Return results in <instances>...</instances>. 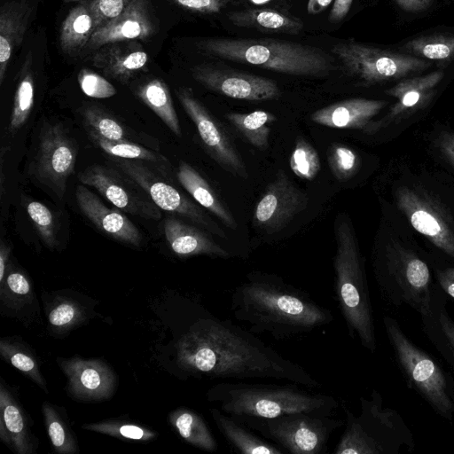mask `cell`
<instances>
[{
	"label": "cell",
	"instance_id": "cell-1",
	"mask_svg": "<svg viewBox=\"0 0 454 454\" xmlns=\"http://www.w3.org/2000/svg\"><path fill=\"white\" fill-rule=\"evenodd\" d=\"M176 345V363L197 378L272 379L309 389L321 387L299 364L286 358L249 330L200 308Z\"/></svg>",
	"mask_w": 454,
	"mask_h": 454
},
{
	"label": "cell",
	"instance_id": "cell-2",
	"mask_svg": "<svg viewBox=\"0 0 454 454\" xmlns=\"http://www.w3.org/2000/svg\"><path fill=\"white\" fill-rule=\"evenodd\" d=\"M233 317L254 334L277 340L309 333L333 320L330 309L275 274L249 272L231 296Z\"/></svg>",
	"mask_w": 454,
	"mask_h": 454
},
{
	"label": "cell",
	"instance_id": "cell-3",
	"mask_svg": "<svg viewBox=\"0 0 454 454\" xmlns=\"http://www.w3.org/2000/svg\"><path fill=\"white\" fill-rule=\"evenodd\" d=\"M207 398L236 419H274L297 412L334 416L339 408L333 396L311 393L292 382L223 381L210 387Z\"/></svg>",
	"mask_w": 454,
	"mask_h": 454
},
{
	"label": "cell",
	"instance_id": "cell-4",
	"mask_svg": "<svg viewBox=\"0 0 454 454\" xmlns=\"http://www.w3.org/2000/svg\"><path fill=\"white\" fill-rule=\"evenodd\" d=\"M214 57L301 76H325L334 59L323 50L278 39L207 38L198 43Z\"/></svg>",
	"mask_w": 454,
	"mask_h": 454
},
{
	"label": "cell",
	"instance_id": "cell-5",
	"mask_svg": "<svg viewBox=\"0 0 454 454\" xmlns=\"http://www.w3.org/2000/svg\"><path fill=\"white\" fill-rule=\"evenodd\" d=\"M334 292L349 335L374 353L377 348L369 287L352 228L345 220L335 223Z\"/></svg>",
	"mask_w": 454,
	"mask_h": 454
},
{
	"label": "cell",
	"instance_id": "cell-6",
	"mask_svg": "<svg viewBox=\"0 0 454 454\" xmlns=\"http://www.w3.org/2000/svg\"><path fill=\"white\" fill-rule=\"evenodd\" d=\"M382 296L392 304H407L423 317L432 315L431 273L427 263L411 249L387 245L375 264Z\"/></svg>",
	"mask_w": 454,
	"mask_h": 454
},
{
	"label": "cell",
	"instance_id": "cell-7",
	"mask_svg": "<svg viewBox=\"0 0 454 454\" xmlns=\"http://www.w3.org/2000/svg\"><path fill=\"white\" fill-rule=\"evenodd\" d=\"M386 333L408 381L442 417L452 419L454 400L450 384L438 364L415 346L391 317L383 318Z\"/></svg>",
	"mask_w": 454,
	"mask_h": 454
},
{
	"label": "cell",
	"instance_id": "cell-8",
	"mask_svg": "<svg viewBox=\"0 0 454 454\" xmlns=\"http://www.w3.org/2000/svg\"><path fill=\"white\" fill-rule=\"evenodd\" d=\"M237 419L293 454L325 453L330 436L344 424L343 420L333 416L308 412L291 413L274 419Z\"/></svg>",
	"mask_w": 454,
	"mask_h": 454
},
{
	"label": "cell",
	"instance_id": "cell-9",
	"mask_svg": "<svg viewBox=\"0 0 454 454\" xmlns=\"http://www.w3.org/2000/svg\"><path fill=\"white\" fill-rule=\"evenodd\" d=\"M331 51L345 72L364 85L399 80L429 67L427 61L414 55L367 46L353 39L336 43Z\"/></svg>",
	"mask_w": 454,
	"mask_h": 454
},
{
	"label": "cell",
	"instance_id": "cell-10",
	"mask_svg": "<svg viewBox=\"0 0 454 454\" xmlns=\"http://www.w3.org/2000/svg\"><path fill=\"white\" fill-rule=\"evenodd\" d=\"M77 153V145L65 126L47 122L40 131L30 173L41 185L62 200L67 180L74 172Z\"/></svg>",
	"mask_w": 454,
	"mask_h": 454
},
{
	"label": "cell",
	"instance_id": "cell-11",
	"mask_svg": "<svg viewBox=\"0 0 454 454\" xmlns=\"http://www.w3.org/2000/svg\"><path fill=\"white\" fill-rule=\"evenodd\" d=\"M361 413L355 416L345 409V429L334 454H381L386 452V430L397 429L394 411L382 407V399L374 390L371 399L361 397Z\"/></svg>",
	"mask_w": 454,
	"mask_h": 454
},
{
	"label": "cell",
	"instance_id": "cell-12",
	"mask_svg": "<svg viewBox=\"0 0 454 454\" xmlns=\"http://www.w3.org/2000/svg\"><path fill=\"white\" fill-rule=\"evenodd\" d=\"M79 181L96 189L123 212L147 220L161 217V209L133 178L112 165H91L78 174Z\"/></svg>",
	"mask_w": 454,
	"mask_h": 454
},
{
	"label": "cell",
	"instance_id": "cell-13",
	"mask_svg": "<svg viewBox=\"0 0 454 454\" xmlns=\"http://www.w3.org/2000/svg\"><path fill=\"white\" fill-rule=\"evenodd\" d=\"M109 162L133 178L161 210L184 216L218 237L227 238L199 205L162 179L146 162L118 158H112Z\"/></svg>",
	"mask_w": 454,
	"mask_h": 454
},
{
	"label": "cell",
	"instance_id": "cell-14",
	"mask_svg": "<svg viewBox=\"0 0 454 454\" xmlns=\"http://www.w3.org/2000/svg\"><path fill=\"white\" fill-rule=\"evenodd\" d=\"M184 112L195 124L207 153L227 172L247 177V171L240 154L228 133L206 106L195 97L192 89L176 90Z\"/></svg>",
	"mask_w": 454,
	"mask_h": 454
},
{
	"label": "cell",
	"instance_id": "cell-15",
	"mask_svg": "<svg viewBox=\"0 0 454 454\" xmlns=\"http://www.w3.org/2000/svg\"><path fill=\"white\" fill-rule=\"evenodd\" d=\"M395 198L411 225L454 259V224L438 204L426 194L406 186L397 189Z\"/></svg>",
	"mask_w": 454,
	"mask_h": 454
},
{
	"label": "cell",
	"instance_id": "cell-16",
	"mask_svg": "<svg viewBox=\"0 0 454 454\" xmlns=\"http://www.w3.org/2000/svg\"><path fill=\"white\" fill-rule=\"evenodd\" d=\"M308 203V196L291 182L283 170H279L255 207L254 223L267 233L277 232L303 211Z\"/></svg>",
	"mask_w": 454,
	"mask_h": 454
},
{
	"label": "cell",
	"instance_id": "cell-17",
	"mask_svg": "<svg viewBox=\"0 0 454 454\" xmlns=\"http://www.w3.org/2000/svg\"><path fill=\"white\" fill-rule=\"evenodd\" d=\"M192 74L207 89L231 98L261 101L274 99L280 93L275 81L255 74L207 65L194 67Z\"/></svg>",
	"mask_w": 454,
	"mask_h": 454
},
{
	"label": "cell",
	"instance_id": "cell-18",
	"mask_svg": "<svg viewBox=\"0 0 454 454\" xmlns=\"http://www.w3.org/2000/svg\"><path fill=\"white\" fill-rule=\"evenodd\" d=\"M155 31L150 1L132 0L121 14L95 31L83 51L94 52L104 44L118 41L147 40Z\"/></svg>",
	"mask_w": 454,
	"mask_h": 454
},
{
	"label": "cell",
	"instance_id": "cell-19",
	"mask_svg": "<svg viewBox=\"0 0 454 454\" xmlns=\"http://www.w3.org/2000/svg\"><path fill=\"white\" fill-rule=\"evenodd\" d=\"M75 200L82 214L104 235L134 247H141L143 236L121 211L106 207L83 184L75 188Z\"/></svg>",
	"mask_w": 454,
	"mask_h": 454
},
{
	"label": "cell",
	"instance_id": "cell-20",
	"mask_svg": "<svg viewBox=\"0 0 454 454\" xmlns=\"http://www.w3.org/2000/svg\"><path fill=\"white\" fill-rule=\"evenodd\" d=\"M68 380L71 395L80 400L98 401L109 398L115 388L116 378L101 360L73 357L59 362Z\"/></svg>",
	"mask_w": 454,
	"mask_h": 454
},
{
	"label": "cell",
	"instance_id": "cell-21",
	"mask_svg": "<svg viewBox=\"0 0 454 454\" xmlns=\"http://www.w3.org/2000/svg\"><path fill=\"white\" fill-rule=\"evenodd\" d=\"M91 62L108 78L128 84L137 74L146 70L148 55L137 40L118 41L95 51Z\"/></svg>",
	"mask_w": 454,
	"mask_h": 454
},
{
	"label": "cell",
	"instance_id": "cell-22",
	"mask_svg": "<svg viewBox=\"0 0 454 454\" xmlns=\"http://www.w3.org/2000/svg\"><path fill=\"white\" fill-rule=\"evenodd\" d=\"M443 75L442 71L437 70L425 75L403 79L387 90L386 93L396 101L384 119L372 123V130L377 131L425 106L432 98Z\"/></svg>",
	"mask_w": 454,
	"mask_h": 454
},
{
	"label": "cell",
	"instance_id": "cell-23",
	"mask_svg": "<svg viewBox=\"0 0 454 454\" xmlns=\"http://www.w3.org/2000/svg\"><path fill=\"white\" fill-rule=\"evenodd\" d=\"M387 104L384 100L349 98L316 110L310 119L329 128L365 129Z\"/></svg>",
	"mask_w": 454,
	"mask_h": 454
},
{
	"label": "cell",
	"instance_id": "cell-24",
	"mask_svg": "<svg viewBox=\"0 0 454 454\" xmlns=\"http://www.w3.org/2000/svg\"><path fill=\"white\" fill-rule=\"evenodd\" d=\"M163 232L169 247L179 257L207 255L227 259L232 255L203 231L176 217L164 220Z\"/></svg>",
	"mask_w": 454,
	"mask_h": 454
},
{
	"label": "cell",
	"instance_id": "cell-25",
	"mask_svg": "<svg viewBox=\"0 0 454 454\" xmlns=\"http://www.w3.org/2000/svg\"><path fill=\"white\" fill-rule=\"evenodd\" d=\"M0 439L15 453L34 452L35 442L26 414L3 383L0 385Z\"/></svg>",
	"mask_w": 454,
	"mask_h": 454
},
{
	"label": "cell",
	"instance_id": "cell-26",
	"mask_svg": "<svg viewBox=\"0 0 454 454\" xmlns=\"http://www.w3.org/2000/svg\"><path fill=\"white\" fill-rule=\"evenodd\" d=\"M32 5L29 0H12L0 11V84L14 51L22 43L27 29Z\"/></svg>",
	"mask_w": 454,
	"mask_h": 454
},
{
	"label": "cell",
	"instance_id": "cell-27",
	"mask_svg": "<svg viewBox=\"0 0 454 454\" xmlns=\"http://www.w3.org/2000/svg\"><path fill=\"white\" fill-rule=\"evenodd\" d=\"M212 419L229 445L242 454H284L286 451L255 434L250 427L219 408H211Z\"/></svg>",
	"mask_w": 454,
	"mask_h": 454
},
{
	"label": "cell",
	"instance_id": "cell-28",
	"mask_svg": "<svg viewBox=\"0 0 454 454\" xmlns=\"http://www.w3.org/2000/svg\"><path fill=\"white\" fill-rule=\"evenodd\" d=\"M227 17L237 27L253 28L263 32L296 35L303 27V23L300 19L269 8H249L231 12Z\"/></svg>",
	"mask_w": 454,
	"mask_h": 454
},
{
	"label": "cell",
	"instance_id": "cell-29",
	"mask_svg": "<svg viewBox=\"0 0 454 454\" xmlns=\"http://www.w3.org/2000/svg\"><path fill=\"white\" fill-rule=\"evenodd\" d=\"M176 176L186 192L204 208L219 218L227 227L236 230L233 215L223 206L207 181L190 164L180 161Z\"/></svg>",
	"mask_w": 454,
	"mask_h": 454
},
{
	"label": "cell",
	"instance_id": "cell-30",
	"mask_svg": "<svg viewBox=\"0 0 454 454\" xmlns=\"http://www.w3.org/2000/svg\"><path fill=\"white\" fill-rule=\"evenodd\" d=\"M96 29L95 19L86 3L74 6L60 27L59 45L62 51L70 56L80 54Z\"/></svg>",
	"mask_w": 454,
	"mask_h": 454
},
{
	"label": "cell",
	"instance_id": "cell-31",
	"mask_svg": "<svg viewBox=\"0 0 454 454\" xmlns=\"http://www.w3.org/2000/svg\"><path fill=\"white\" fill-rule=\"evenodd\" d=\"M135 94L176 136H182L179 119L165 82L159 78L148 80L137 87Z\"/></svg>",
	"mask_w": 454,
	"mask_h": 454
},
{
	"label": "cell",
	"instance_id": "cell-32",
	"mask_svg": "<svg viewBox=\"0 0 454 454\" xmlns=\"http://www.w3.org/2000/svg\"><path fill=\"white\" fill-rule=\"evenodd\" d=\"M169 422L179 435L192 446L208 452L217 450L218 443L211 430L196 411L179 408L170 413Z\"/></svg>",
	"mask_w": 454,
	"mask_h": 454
},
{
	"label": "cell",
	"instance_id": "cell-33",
	"mask_svg": "<svg viewBox=\"0 0 454 454\" xmlns=\"http://www.w3.org/2000/svg\"><path fill=\"white\" fill-rule=\"evenodd\" d=\"M80 114L88 134L110 141L135 142L134 131L102 107L84 106L80 109Z\"/></svg>",
	"mask_w": 454,
	"mask_h": 454
},
{
	"label": "cell",
	"instance_id": "cell-34",
	"mask_svg": "<svg viewBox=\"0 0 454 454\" xmlns=\"http://www.w3.org/2000/svg\"><path fill=\"white\" fill-rule=\"evenodd\" d=\"M35 102V80L32 55L28 52L20 72L10 115L8 132L13 137L28 120Z\"/></svg>",
	"mask_w": 454,
	"mask_h": 454
},
{
	"label": "cell",
	"instance_id": "cell-35",
	"mask_svg": "<svg viewBox=\"0 0 454 454\" xmlns=\"http://www.w3.org/2000/svg\"><path fill=\"white\" fill-rule=\"evenodd\" d=\"M225 117L252 145L260 149L268 146L270 125L277 120L273 114L257 110L248 114L229 113Z\"/></svg>",
	"mask_w": 454,
	"mask_h": 454
},
{
	"label": "cell",
	"instance_id": "cell-36",
	"mask_svg": "<svg viewBox=\"0 0 454 454\" xmlns=\"http://www.w3.org/2000/svg\"><path fill=\"white\" fill-rule=\"evenodd\" d=\"M88 135L95 145L112 158L141 160L157 165L160 168H163L168 161V159L160 153L146 148L136 142L110 141L92 134Z\"/></svg>",
	"mask_w": 454,
	"mask_h": 454
},
{
	"label": "cell",
	"instance_id": "cell-37",
	"mask_svg": "<svg viewBox=\"0 0 454 454\" xmlns=\"http://www.w3.org/2000/svg\"><path fill=\"white\" fill-rule=\"evenodd\" d=\"M0 354L6 362L23 372L47 392L45 380L39 371L37 361L27 348L20 342L2 339L0 340Z\"/></svg>",
	"mask_w": 454,
	"mask_h": 454
},
{
	"label": "cell",
	"instance_id": "cell-38",
	"mask_svg": "<svg viewBox=\"0 0 454 454\" xmlns=\"http://www.w3.org/2000/svg\"><path fill=\"white\" fill-rule=\"evenodd\" d=\"M403 48L416 57L432 60H449L454 57V35H434L407 42Z\"/></svg>",
	"mask_w": 454,
	"mask_h": 454
},
{
	"label": "cell",
	"instance_id": "cell-39",
	"mask_svg": "<svg viewBox=\"0 0 454 454\" xmlns=\"http://www.w3.org/2000/svg\"><path fill=\"white\" fill-rule=\"evenodd\" d=\"M42 410L47 433L56 452L59 454L77 452L78 449L74 434L55 407L51 403H44Z\"/></svg>",
	"mask_w": 454,
	"mask_h": 454
},
{
	"label": "cell",
	"instance_id": "cell-40",
	"mask_svg": "<svg viewBox=\"0 0 454 454\" xmlns=\"http://www.w3.org/2000/svg\"><path fill=\"white\" fill-rule=\"evenodd\" d=\"M26 210L42 241L49 248L57 247L59 224L53 212L37 200L28 201Z\"/></svg>",
	"mask_w": 454,
	"mask_h": 454
},
{
	"label": "cell",
	"instance_id": "cell-41",
	"mask_svg": "<svg viewBox=\"0 0 454 454\" xmlns=\"http://www.w3.org/2000/svg\"><path fill=\"white\" fill-rule=\"evenodd\" d=\"M82 428L119 439L135 442H148L157 436L156 432L151 429L137 424L122 421L110 420L86 424L82 426Z\"/></svg>",
	"mask_w": 454,
	"mask_h": 454
},
{
	"label": "cell",
	"instance_id": "cell-42",
	"mask_svg": "<svg viewBox=\"0 0 454 454\" xmlns=\"http://www.w3.org/2000/svg\"><path fill=\"white\" fill-rule=\"evenodd\" d=\"M289 165L294 175L309 181L317 176L321 167L317 151L302 137L295 142Z\"/></svg>",
	"mask_w": 454,
	"mask_h": 454
},
{
	"label": "cell",
	"instance_id": "cell-43",
	"mask_svg": "<svg viewBox=\"0 0 454 454\" xmlns=\"http://www.w3.org/2000/svg\"><path fill=\"white\" fill-rule=\"evenodd\" d=\"M329 168L339 181L351 178L359 169L360 159L357 153L349 147L333 144L327 151Z\"/></svg>",
	"mask_w": 454,
	"mask_h": 454
},
{
	"label": "cell",
	"instance_id": "cell-44",
	"mask_svg": "<svg viewBox=\"0 0 454 454\" xmlns=\"http://www.w3.org/2000/svg\"><path fill=\"white\" fill-rule=\"evenodd\" d=\"M0 296L3 302L6 301L13 308L28 302L32 296V289L27 276L14 270L6 273L0 283Z\"/></svg>",
	"mask_w": 454,
	"mask_h": 454
},
{
	"label": "cell",
	"instance_id": "cell-45",
	"mask_svg": "<svg viewBox=\"0 0 454 454\" xmlns=\"http://www.w3.org/2000/svg\"><path fill=\"white\" fill-rule=\"evenodd\" d=\"M83 318L82 309L78 303L71 300H60L48 311V321L51 325L57 329H71Z\"/></svg>",
	"mask_w": 454,
	"mask_h": 454
},
{
	"label": "cell",
	"instance_id": "cell-46",
	"mask_svg": "<svg viewBox=\"0 0 454 454\" xmlns=\"http://www.w3.org/2000/svg\"><path fill=\"white\" fill-rule=\"evenodd\" d=\"M78 82L84 94L94 98H106L116 94V89L98 74L83 68L78 74Z\"/></svg>",
	"mask_w": 454,
	"mask_h": 454
},
{
	"label": "cell",
	"instance_id": "cell-47",
	"mask_svg": "<svg viewBox=\"0 0 454 454\" xmlns=\"http://www.w3.org/2000/svg\"><path fill=\"white\" fill-rule=\"evenodd\" d=\"M131 1L88 0L85 3L95 19L96 28L98 29L121 14Z\"/></svg>",
	"mask_w": 454,
	"mask_h": 454
},
{
	"label": "cell",
	"instance_id": "cell-48",
	"mask_svg": "<svg viewBox=\"0 0 454 454\" xmlns=\"http://www.w3.org/2000/svg\"><path fill=\"white\" fill-rule=\"evenodd\" d=\"M176 5L191 12L212 14L225 8L233 0H171Z\"/></svg>",
	"mask_w": 454,
	"mask_h": 454
},
{
	"label": "cell",
	"instance_id": "cell-49",
	"mask_svg": "<svg viewBox=\"0 0 454 454\" xmlns=\"http://www.w3.org/2000/svg\"><path fill=\"white\" fill-rule=\"evenodd\" d=\"M438 324L443 338L454 351V322L442 311L438 317Z\"/></svg>",
	"mask_w": 454,
	"mask_h": 454
},
{
	"label": "cell",
	"instance_id": "cell-50",
	"mask_svg": "<svg viewBox=\"0 0 454 454\" xmlns=\"http://www.w3.org/2000/svg\"><path fill=\"white\" fill-rule=\"evenodd\" d=\"M353 0H335L331 9L329 20L333 23L341 21L350 10Z\"/></svg>",
	"mask_w": 454,
	"mask_h": 454
},
{
	"label": "cell",
	"instance_id": "cell-51",
	"mask_svg": "<svg viewBox=\"0 0 454 454\" xmlns=\"http://www.w3.org/2000/svg\"><path fill=\"white\" fill-rule=\"evenodd\" d=\"M437 280L442 289L454 298V268L438 270Z\"/></svg>",
	"mask_w": 454,
	"mask_h": 454
},
{
	"label": "cell",
	"instance_id": "cell-52",
	"mask_svg": "<svg viewBox=\"0 0 454 454\" xmlns=\"http://www.w3.org/2000/svg\"><path fill=\"white\" fill-rule=\"evenodd\" d=\"M439 147L454 168V134L443 135L440 139Z\"/></svg>",
	"mask_w": 454,
	"mask_h": 454
},
{
	"label": "cell",
	"instance_id": "cell-53",
	"mask_svg": "<svg viewBox=\"0 0 454 454\" xmlns=\"http://www.w3.org/2000/svg\"><path fill=\"white\" fill-rule=\"evenodd\" d=\"M396 4L403 10L419 12L427 9L433 0H395Z\"/></svg>",
	"mask_w": 454,
	"mask_h": 454
},
{
	"label": "cell",
	"instance_id": "cell-54",
	"mask_svg": "<svg viewBox=\"0 0 454 454\" xmlns=\"http://www.w3.org/2000/svg\"><path fill=\"white\" fill-rule=\"evenodd\" d=\"M10 252V247L2 241L0 246V283L4 280L7 271V262Z\"/></svg>",
	"mask_w": 454,
	"mask_h": 454
},
{
	"label": "cell",
	"instance_id": "cell-55",
	"mask_svg": "<svg viewBox=\"0 0 454 454\" xmlns=\"http://www.w3.org/2000/svg\"><path fill=\"white\" fill-rule=\"evenodd\" d=\"M333 0H309L307 11L309 14L315 15L325 11Z\"/></svg>",
	"mask_w": 454,
	"mask_h": 454
},
{
	"label": "cell",
	"instance_id": "cell-56",
	"mask_svg": "<svg viewBox=\"0 0 454 454\" xmlns=\"http://www.w3.org/2000/svg\"><path fill=\"white\" fill-rule=\"evenodd\" d=\"M7 151H9V147H7V146H3L1 148V156H0V160H1V164H0V168H1V172H0V192H1V197L2 198L4 195V154L7 153Z\"/></svg>",
	"mask_w": 454,
	"mask_h": 454
},
{
	"label": "cell",
	"instance_id": "cell-57",
	"mask_svg": "<svg viewBox=\"0 0 454 454\" xmlns=\"http://www.w3.org/2000/svg\"><path fill=\"white\" fill-rule=\"evenodd\" d=\"M250 1L254 3V4H263V3L268 2L270 0H250Z\"/></svg>",
	"mask_w": 454,
	"mask_h": 454
},
{
	"label": "cell",
	"instance_id": "cell-58",
	"mask_svg": "<svg viewBox=\"0 0 454 454\" xmlns=\"http://www.w3.org/2000/svg\"><path fill=\"white\" fill-rule=\"evenodd\" d=\"M80 1H84V0H80ZM85 1H88V0H85Z\"/></svg>",
	"mask_w": 454,
	"mask_h": 454
}]
</instances>
